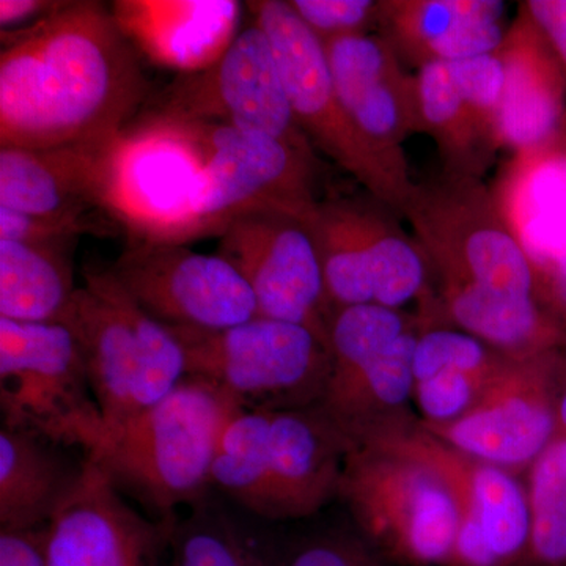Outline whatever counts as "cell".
I'll list each match as a JSON object with an SVG mask.
<instances>
[{"instance_id": "603a6c76", "label": "cell", "mask_w": 566, "mask_h": 566, "mask_svg": "<svg viewBox=\"0 0 566 566\" xmlns=\"http://www.w3.org/2000/svg\"><path fill=\"white\" fill-rule=\"evenodd\" d=\"M420 329L405 334L371 359L331 367L329 382L318 408L344 433L349 444L417 416L415 409V348Z\"/></svg>"}, {"instance_id": "8992f818", "label": "cell", "mask_w": 566, "mask_h": 566, "mask_svg": "<svg viewBox=\"0 0 566 566\" xmlns=\"http://www.w3.org/2000/svg\"><path fill=\"white\" fill-rule=\"evenodd\" d=\"M186 354V371L229 395L243 411L316 406L326 392L331 353L300 324L256 315L223 329L169 327Z\"/></svg>"}, {"instance_id": "cb8c5ba5", "label": "cell", "mask_w": 566, "mask_h": 566, "mask_svg": "<svg viewBox=\"0 0 566 566\" xmlns=\"http://www.w3.org/2000/svg\"><path fill=\"white\" fill-rule=\"evenodd\" d=\"M57 444L2 427L0 430V531L46 527L84 474Z\"/></svg>"}, {"instance_id": "8d00e7d4", "label": "cell", "mask_w": 566, "mask_h": 566, "mask_svg": "<svg viewBox=\"0 0 566 566\" xmlns=\"http://www.w3.org/2000/svg\"><path fill=\"white\" fill-rule=\"evenodd\" d=\"M531 263L536 300L566 327V244L539 253Z\"/></svg>"}, {"instance_id": "e0dca14e", "label": "cell", "mask_w": 566, "mask_h": 566, "mask_svg": "<svg viewBox=\"0 0 566 566\" xmlns=\"http://www.w3.org/2000/svg\"><path fill=\"white\" fill-rule=\"evenodd\" d=\"M175 521L140 515L87 460L48 524V566H161Z\"/></svg>"}, {"instance_id": "f546056e", "label": "cell", "mask_w": 566, "mask_h": 566, "mask_svg": "<svg viewBox=\"0 0 566 566\" xmlns=\"http://www.w3.org/2000/svg\"><path fill=\"white\" fill-rule=\"evenodd\" d=\"M504 13L497 0H387L379 3L378 24L395 52L417 66L436 40L468 22L504 20Z\"/></svg>"}, {"instance_id": "8fae6325", "label": "cell", "mask_w": 566, "mask_h": 566, "mask_svg": "<svg viewBox=\"0 0 566 566\" xmlns=\"http://www.w3.org/2000/svg\"><path fill=\"white\" fill-rule=\"evenodd\" d=\"M392 447L434 469L452 491L460 528L449 566H527L531 510L523 476L482 463L428 431L419 416L357 444Z\"/></svg>"}, {"instance_id": "6da1fadb", "label": "cell", "mask_w": 566, "mask_h": 566, "mask_svg": "<svg viewBox=\"0 0 566 566\" xmlns=\"http://www.w3.org/2000/svg\"><path fill=\"white\" fill-rule=\"evenodd\" d=\"M0 145L69 147L111 139L147 96L140 54L111 7L65 6L21 31L2 32Z\"/></svg>"}, {"instance_id": "d6986e66", "label": "cell", "mask_w": 566, "mask_h": 566, "mask_svg": "<svg viewBox=\"0 0 566 566\" xmlns=\"http://www.w3.org/2000/svg\"><path fill=\"white\" fill-rule=\"evenodd\" d=\"M114 137L46 150L0 147V208L84 222L112 234L120 226L104 207V180Z\"/></svg>"}, {"instance_id": "5b68a950", "label": "cell", "mask_w": 566, "mask_h": 566, "mask_svg": "<svg viewBox=\"0 0 566 566\" xmlns=\"http://www.w3.org/2000/svg\"><path fill=\"white\" fill-rule=\"evenodd\" d=\"M338 499L356 532L394 566H449L460 515L434 469L392 447L352 446Z\"/></svg>"}, {"instance_id": "52a82bcc", "label": "cell", "mask_w": 566, "mask_h": 566, "mask_svg": "<svg viewBox=\"0 0 566 566\" xmlns=\"http://www.w3.org/2000/svg\"><path fill=\"white\" fill-rule=\"evenodd\" d=\"M203 181L200 123L148 114L109 142L104 205L129 241L186 244Z\"/></svg>"}, {"instance_id": "e575fe53", "label": "cell", "mask_w": 566, "mask_h": 566, "mask_svg": "<svg viewBox=\"0 0 566 566\" xmlns=\"http://www.w3.org/2000/svg\"><path fill=\"white\" fill-rule=\"evenodd\" d=\"M301 21L326 41L367 33L378 22L379 3L375 0H289Z\"/></svg>"}, {"instance_id": "5bb4252c", "label": "cell", "mask_w": 566, "mask_h": 566, "mask_svg": "<svg viewBox=\"0 0 566 566\" xmlns=\"http://www.w3.org/2000/svg\"><path fill=\"white\" fill-rule=\"evenodd\" d=\"M218 255L248 283L260 316L307 327L329 348L334 308L303 219L273 210L245 212L221 233Z\"/></svg>"}, {"instance_id": "d4e9b609", "label": "cell", "mask_w": 566, "mask_h": 566, "mask_svg": "<svg viewBox=\"0 0 566 566\" xmlns=\"http://www.w3.org/2000/svg\"><path fill=\"white\" fill-rule=\"evenodd\" d=\"M493 193L528 260L566 244V145L516 153Z\"/></svg>"}, {"instance_id": "3957f363", "label": "cell", "mask_w": 566, "mask_h": 566, "mask_svg": "<svg viewBox=\"0 0 566 566\" xmlns=\"http://www.w3.org/2000/svg\"><path fill=\"white\" fill-rule=\"evenodd\" d=\"M240 411L229 395L186 376L159 403L109 436L88 461L155 520H170L180 506L203 502L223 430Z\"/></svg>"}, {"instance_id": "7c38bea8", "label": "cell", "mask_w": 566, "mask_h": 566, "mask_svg": "<svg viewBox=\"0 0 566 566\" xmlns=\"http://www.w3.org/2000/svg\"><path fill=\"white\" fill-rule=\"evenodd\" d=\"M200 126L205 181L189 241L221 237L245 212L282 211L305 221L314 211V158L264 134L219 123Z\"/></svg>"}, {"instance_id": "f35d334b", "label": "cell", "mask_w": 566, "mask_h": 566, "mask_svg": "<svg viewBox=\"0 0 566 566\" xmlns=\"http://www.w3.org/2000/svg\"><path fill=\"white\" fill-rule=\"evenodd\" d=\"M46 528L0 531V566H48Z\"/></svg>"}, {"instance_id": "836d02e7", "label": "cell", "mask_w": 566, "mask_h": 566, "mask_svg": "<svg viewBox=\"0 0 566 566\" xmlns=\"http://www.w3.org/2000/svg\"><path fill=\"white\" fill-rule=\"evenodd\" d=\"M281 566H394L354 532L327 531L290 549Z\"/></svg>"}, {"instance_id": "83f0119b", "label": "cell", "mask_w": 566, "mask_h": 566, "mask_svg": "<svg viewBox=\"0 0 566 566\" xmlns=\"http://www.w3.org/2000/svg\"><path fill=\"white\" fill-rule=\"evenodd\" d=\"M364 205L365 199L318 200L305 219L314 237L327 301L333 308L374 304Z\"/></svg>"}, {"instance_id": "2e32d148", "label": "cell", "mask_w": 566, "mask_h": 566, "mask_svg": "<svg viewBox=\"0 0 566 566\" xmlns=\"http://www.w3.org/2000/svg\"><path fill=\"white\" fill-rule=\"evenodd\" d=\"M560 354L512 360L471 411L423 427L464 455L524 476L560 433Z\"/></svg>"}, {"instance_id": "ba28073f", "label": "cell", "mask_w": 566, "mask_h": 566, "mask_svg": "<svg viewBox=\"0 0 566 566\" xmlns=\"http://www.w3.org/2000/svg\"><path fill=\"white\" fill-rule=\"evenodd\" d=\"M0 409L2 427L80 447L85 460L106 439L80 345L62 323L0 318Z\"/></svg>"}, {"instance_id": "d590c367", "label": "cell", "mask_w": 566, "mask_h": 566, "mask_svg": "<svg viewBox=\"0 0 566 566\" xmlns=\"http://www.w3.org/2000/svg\"><path fill=\"white\" fill-rule=\"evenodd\" d=\"M87 233L99 234L88 223L25 214V212L0 208V241L74 245L77 238Z\"/></svg>"}, {"instance_id": "9a60e30c", "label": "cell", "mask_w": 566, "mask_h": 566, "mask_svg": "<svg viewBox=\"0 0 566 566\" xmlns=\"http://www.w3.org/2000/svg\"><path fill=\"white\" fill-rule=\"evenodd\" d=\"M111 268L133 300L167 327L223 329L259 315L248 283L218 253L129 241Z\"/></svg>"}, {"instance_id": "ab89813d", "label": "cell", "mask_w": 566, "mask_h": 566, "mask_svg": "<svg viewBox=\"0 0 566 566\" xmlns=\"http://www.w3.org/2000/svg\"><path fill=\"white\" fill-rule=\"evenodd\" d=\"M63 6L65 2H55V0H0L2 32L29 21L35 24L62 9Z\"/></svg>"}, {"instance_id": "277c9868", "label": "cell", "mask_w": 566, "mask_h": 566, "mask_svg": "<svg viewBox=\"0 0 566 566\" xmlns=\"http://www.w3.org/2000/svg\"><path fill=\"white\" fill-rule=\"evenodd\" d=\"M59 323L80 345L106 439L159 403L188 376L178 338L133 300L111 266L85 268L84 283Z\"/></svg>"}, {"instance_id": "d6a6232c", "label": "cell", "mask_w": 566, "mask_h": 566, "mask_svg": "<svg viewBox=\"0 0 566 566\" xmlns=\"http://www.w3.org/2000/svg\"><path fill=\"white\" fill-rule=\"evenodd\" d=\"M447 65L475 120L495 142V122L505 87V66L501 52L495 50L490 54Z\"/></svg>"}, {"instance_id": "7bdbcfd3", "label": "cell", "mask_w": 566, "mask_h": 566, "mask_svg": "<svg viewBox=\"0 0 566 566\" xmlns=\"http://www.w3.org/2000/svg\"><path fill=\"white\" fill-rule=\"evenodd\" d=\"M562 139H564L565 145H566V128H565V134H564V136H562Z\"/></svg>"}, {"instance_id": "4316f807", "label": "cell", "mask_w": 566, "mask_h": 566, "mask_svg": "<svg viewBox=\"0 0 566 566\" xmlns=\"http://www.w3.org/2000/svg\"><path fill=\"white\" fill-rule=\"evenodd\" d=\"M415 81L420 133L434 140L442 172L482 180L499 148L464 103L449 65L427 63Z\"/></svg>"}, {"instance_id": "484cf974", "label": "cell", "mask_w": 566, "mask_h": 566, "mask_svg": "<svg viewBox=\"0 0 566 566\" xmlns=\"http://www.w3.org/2000/svg\"><path fill=\"white\" fill-rule=\"evenodd\" d=\"M71 244L0 241V318L59 323L77 286Z\"/></svg>"}, {"instance_id": "ac0fdd59", "label": "cell", "mask_w": 566, "mask_h": 566, "mask_svg": "<svg viewBox=\"0 0 566 566\" xmlns=\"http://www.w3.org/2000/svg\"><path fill=\"white\" fill-rule=\"evenodd\" d=\"M335 91L357 132L401 180L409 178L403 142L420 133L415 77L381 35L342 36L323 43Z\"/></svg>"}, {"instance_id": "30bf717a", "label": "cell", "mask_w": 566, "mask_h": 566, "mask_svg": "<svg viewBox=\"0 0 566 566\" xmlns=\"http://www.w3.org/2000/svg\"><path fill=\"white\" fill-rule=\"evenodd\" d=\"M252 22L273 46L294 118L312 145L326 153L365 191L400 212L415 182L401 180L346 114L338 98L322 41L301 21L290 2L245 3Z\"/></svg>"}, {"instance_id": "9c48e42d", "label": "cell", "mask_w": 566, "mask_h": 566, "mask_svg": "<svg viewBox=\"0 0 566 566\" xmlns=\"http://www.w3.org/2000/svg\"><path fill=\"white\" fill-rule=\"evenodd\" d=\"M400 212L441 285L535 296L531 260L480 178L441 172L415 182Z\"/></svg>"}, {"instance_id": "74e56055", "label": "cell", "mask_w": 566, "mask_h": 566, "mask_svg": "<svg viewBox=\"0 0 566 566\" xmlns=\"http://www.w3.org/2000/svg\"><path fill=\"white\" fill-rule=\"evenodd\" d=\"M521 10L542 33L566 73V0H528Z\"/></svg>"}, {"instance_id": "60d3db41", "label": "cell", "mask_w": 566, "mask_h": 566, "mask_svg": "<svg viewBox=\"0 0 566 566\" xmlns=\"http://www.w3.org/2000/svg\"><path fill=\"white\" fill-rule=\"evenodd\" d=\"M558 422L560 430L566 433V385L560 382V392H558Z\"/></svg>"}, {"instance_id": "ffe728a7", "label": "cell", "mask_w": 566, "mask_h": 566, "mask_svg": "<svg viewBox=\"0 0 566 566\" xmlns=\"http://www.w3.org/2000/svg\"><path fill=\"white\" fill-rule=\"evenodd\" d=\"M237 0H115L112 17L142 57L180 76L216 65L240 35Z\"/></svg>"}, {"instance_id": "7402d4cb", "label": "cell", "mask_w": 566, "mask_h": 566, "mask_svg": "<svg viewBox=\"0 0 566 566\" xmlns=\"http://www.w3.org/2000/svg\"><path fill=\"white\" fill-rule=\"evenodd\" d=\"M419 316L424 326L455 327L513 359H532L566 348V327L534 294L439 285V293L420 307Z\"/></svg>"}, {"instance_id": "b9f144b4", "label": "cell", "mask_w": 566, "mask_h": 566, "mask_svg": "<svg viewBox=\"0 0 566 566\" xmlns=\"http://www.w3.org/2000/svg\"><path fill=\"white\" fill-rule=\"evenodd\" d=\"M560 382L566 385V348L560 354Z\"/></svg>"}, {"instance_id": "1f68e13d", "label": "cell", "mask_w": 566, "mask_h": 566, "mask_svg": "<svg viewBox=\"0 0 566 566\" xmlns=\"http://www.w3.org/2000/svg\"><path fill=\"white\" fill-rule=\"evenodd\" d=\"M172 566H281L243 528L200 502L191 515L175 521L170 538Z\"/></svg>"}, {"instance_id": "7a4b0ae2", "label": "cell", "mask_w": 566, "mask_h": 566, "mask_svg": "<svg viewBox=\"0 0 566 566\" xmlns=\"http://www.w3.org/2000/svg\"><path fill=\"white\" fill-rule=\"evenodd\" d=\"M349 449L318 406L240 411L223 430L211 486L264 520H301L338 499Z\"/></svg>"}, {"instance_id": "f1b7e54d", "label": "cell", "mask_w": 566, "mask_h": 566, "mask_svg": "<svg viewBox=\"0 0 566 566\" xmlns=\"http://www.w3.org/2000/svg\"><path fill=\"white\" fill-rule=\"evenodd\" d=\"M390 211L392 208L368 193L364 205L368 270L374 304L405 311L409 303L422 305L433 296L431 266L419 241L395 222Z\"/></svg>"}, {"instance_id": "4dcf8cb0", "label": "cell", "mask_w": 566, "mask_h": 566, "mask_svg": "<svg viewBox=\"0 0 566 566\" xmlns=\"http://www.w3.org/2000/svg\"><path fill=\"white\" fill-rule=\"evenodd\" d=\"M531 510L527 566H566V433L553 439L523 476Z\"/></svg>"}, {"instance_id": "44dd1931", "label": "cell", "mask_w": 566, "mask_h": 566, "mask_svg": "<svg viewBox=\"0 0 566 566\" xmlns=\"http://www.w3.org/2000/svg\"><path fill=\"white\" fill-rule=\"evenodd\" d=\"M499 52L505 87L495 122L497 147L516 155L554 144L566 128V73L523 10Z\"/></svg>"}, {"instance_id": "4fadbf2b", "label": "cell", "mask_w": 566, "mask_h": 566, "mask_svg": "<svg viewBox=\"0 0 566 566\" xmlns=\"http://www.w3.org/2000/svg\"><path fill=\"white\" fill-rule=\"evenodd\" d=\"M150 114L264 134L314 158L294 118L273 46L253 22L211 69L178 76Z\"/></svg>"}]
</instances>
